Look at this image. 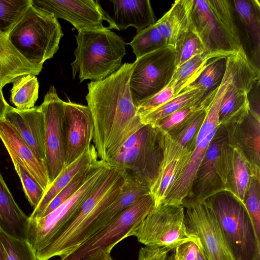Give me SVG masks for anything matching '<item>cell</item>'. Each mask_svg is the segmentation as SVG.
<instances>
[{
    "instance_id": "26",
    "label": "cell",
    "mask_w": 260,
    "mask_h": 260,
    "mask_svg": "<svg viewBox=\"0 0 260 260\" xmlns=\"http://www.w3.org/2000/svg\"><path fill=\"white\" fill-rule=\"evenodd\" d=\"M98 154L93 145H91L81 156L64 167L44 192L40 201L29 216L30 219L39 218L52 199L79 172L87 169L98 160Z\"/></svg>"
},
{
    "instance_id": "4",
    "label": "cell",
    "mask_w": 260,
    "mask_h": 260,
    "mask_svg": "<svg viewBox=\"0 0 260 260\" xmlns=\"http://www.w3.org/2000/svg\"><path fill=\"white\" fill-rule=\"evenodd\" d=\"M6 34L26 59L41 67L57 52L63 36L57 19L32 4Z\"/></svg>"
},
{
    "instance_id": "25",
    "label": "cell",
    "mask_w": 260,
    "mask_h": 260,
    "mask_svg": "<svg viewBox=\"0 0 260 260\" xmlns=\"http://www.w3.org/2000/svg\"><path fill=\"white\" fill-rule=\"evenodd\" d=\"M43 67L26 59L15 48L8 35L0 29V91L7 84L27 74L39 75Z\"/></svg>"
},
{
    "instance_id": "46",
    "label": "cell",
    "mask_w": 260,
    "mask_h": 260,
    "mask_svg": "<svg viewBox=\"0 0 260 260\" xmlns=\"http://www.w3.org/2000/svg\"><path fill=\"white\" fill-rule=\"evenodd\" d=\"M81 260H114L110 253H102Z\"/></svg>"
},
{
    "instance_id": "21",
    "label": "cell",
    "mask_w": 260,
    "mask_h": 260,
    "mask_svg": "<svg viewBox=\"0 0 260 260\" xmlns=\"http://www.w3.org/2000/svg\"><path fill=\"white\" fill-rule=\"evenodd\" d=\"M4 119L15 128L45 162L44 118L40 106L28 110H19L9 105Z\"/></svg>"
},
{
    "instance_id": "34",
    "label": "cell",
    "mask_w": 260,
    "mask_h": 260,
    "mask_svg": "<svg viewBox=\"0 0 260 260\" xmlns=\"http://www.w3.org/2000/svg\"><path fill=\"white\" fill-rule=\"evenodd\" d=\"M226 67L227 56L210 59L197 79L187 87L199 88L208 93L220 85L225 74Z\"/></svg>"
},
{
    "instance_id": "17",
    "label": "cell",
    "mask_w": 260,
    "mask_h": 260,
    "mask_svg": "<svg viewBox=\"0 0 260 260\" xmlns=\"http://www.w3.org/2000/svg\"><path fill=\"white\" fill-rule=\"evenodd\" d=\"M63 128L64 137V167L81 156L91 146L94 124L88 106L64 102Z\"/></svg>"
},
{
    "instance_id": "15",
    "label": "cell",
    "mask_w": 260,
    "mask_h": 260,
    "mask_svg": "<svg viewBox=\"0 0 260 260\" xmlns=\"http://www.w3.org/2000/svg\"><path fill=\"white\" fill-rule=\"evenodd\" d=\"M227 139L225 127L218 125L198 168L189 193L182 206L205 202L216 193L225 190L220 171V155L221 147Z\"/></svg>"
},
{
    "instance_id": "32",
    "label": "cell",
    "mask_w": 260,
    "mask_h": 260,
    "mask_svg": "<svg viewBox=\"0 0 260 260\" xmlns=\"http://www.w3.org/2000/svg\"><path fill=\"white\" fill-rule=\"evenodd\" d=\"M221 56H224L206 52L195 55L177 67L169 83L173 87L175 96L197 79L209 60Z\"/></svg>"
},
{
    "instance_id": "10",
    "label": "cell",
    "mask_w": 260,
    "mask_h": 260,
    "mask_svg": "<svg viewBox=\"0 0 260 260\" xmlns=\"http://www.w3.org/2000/svg\"><path fill=\"white\" fill-rule=\"evenodd\" d=\"M132 236L145 246L165 247L171 250L188 241L200 245L198 238L186 230L182 205L160 204L155 207Z\"/></svg>"
},
{
    "instance_id": "37",
    "label": "cell",
    "mask_w": 260,
    "mask_h": 260,
    "mask_svg": "<svg viewBox=\"0 0 260 260\" xmlns=\"http://www.w3.org/2000/svg\"><path fill=\"white\" fill-rule=\"evenodd\" d=\"M174 48L176 68L195 55L207 52L193 25L179 38Z\"/></svg>"
},
{
    "instance_id": "11",
    "label": "cell",
    "mask_w": 260,
    "mask_h": 260,
    "mask_svg": "<svg viewBox=\"0 0 260 260\" xmlns=\"http://www.w3.org/2000/svg\"><path fill=\"white\" fill-rule=\"evenodd\" d=\"M134 63L129 87L137 107L139 102L169 85L176 69V51L174 47L167 46L137 59Z\"/></svg>"
},
{
    "instance_id": "33",
    "label": "cell",
    "mask_w": 260,
    "mask_h": 260,
    "mask_svg": "<svg viewBox=\"0 0 260 260\" xmlns=\"http://www.w3.org/2000/svg\"><path fill=\"white\" fill-rule=\"evenodd\" d=\"M39 84L36 75H23L13 82L10 102L19 110L32 108L38 99Z\"/></svg>"
},
{
    "instance_id": "23",
    "label": "cell",
    "mask_w": 260,
    "mask_h": 260,
    "mask_svg": "<svg viewBox=\"0 0 260 260\" xmlns=\"http://www.w3.org/2000/svg\"><path fill=\"white\" fill-rule=\"evenodd\" d=\"M113 7L112 20L116 29L134 27L137 32L154 24L156 18L148 0L110 1Z\"/></svg>"
},
{
    "instance_id": "12",
    "label": "cell",
    "mask_w": 260,
    "mask_h": 260,
    "mask_svg": "<svg viewBox=\"0 0 260 260\" xmlns=\"http://www.w3.org/2000/svg\"><path fill=\"white\" fill-rule=\"evenodd\" d=\"M182 206L186 230L198 238L207 260H235L216 217L206 202H194Z\"/></svg>"
},
{
    "instance_id": "5",
    "label": "cell",
    "mask_w": 260,
    "mask_h": 260,
    "mask_svg": "<svg viewBox=\"0 0 260 260\" xmlns=\"http://www.w3.org/2000/svg\"><path fill=\"white\" fill-rule=\"evenodd\" d=\"M191 22L207 52L228 56L243 47L231 0H193Z\"/></svg>"
},
{
    "instance_id": "28",
    "label": "cell",
    "mask_w": 260,
    "mask_h": 260,
    "mask_svg": "<svg viewBox=\"0 0 260 260\" xmlns=\"http://www.w3.org/2000/svg\"><path fill=\"white\" fill-rule=\"evenodd\" d=\"M28 218L14 200L0 173V228L13 237L26 240Z\"/></svg>"
},
{
    "instance_id": "30",
    "label": "cell",
    "mask_w": 260,
    "mask_h": 260,
    "mask_svg": "<svg viewBox=\"0 0 260 260\" xmlns=\"http://www.w3.org/2000/svg\"><path fill=\"white\" fill-rule=\"evenodd\" d=\"M217 87L206 93L198 102L171 114L161 121L156 127L171 137L175 136L185 128L201 110L210 105Z\"/></svg>"
},
{
    "instance_id": "27",
    "label": "cell",
    "mask_w": 260,
    "mask_h": 260,
    "mask_svg": "<svg viewBox=\"0 0 260 260\" xmlns=\"http://www.w3.org/2000/svg\"><path fill=\"white\" fill-rule=\"evenodd\" d=\"M193 0H177L155 25L168 46L174 47L179 38L192 26Z\"/></svg>"
},
{
    "instance_id": "47",
    "label": "cell",
    "mask_w": 260,
    "mask_h": 260,
    "mask_svg": "<svg viewBox=\"0 0 260 260\" xmlns=\"http://www.w3.org/2000/svg\"><path fill=\"white\" fill-rule=\"evenodd\" d=\"M194 260H207L201 247H200L197 256Z\"/></svg>"
},
{
    "instance_id": "44",
    "label": "cell",
    "mask_w": 260,
    "mask_h": 260,
    "mask_svg": "<svg viewBox=\"0 0 260 260\" xmlns=\"http://www.w3.org/2000/svg\"><path fill=\"white\" fill-rule=\"evenodd\" d=\"M171 251L165 247L145 246L140 249L138 260H166Z\"/></svg>"
},
{
    "instance_id": "13",
    "label": "cell",
    "mask_w": 260,
    "mask_h": 260,
    "mask_svg": "<svg viewBox=\"0 0 260 260\" xmlns=\"http://www.w3.org/2000/svg\"><path fill=\"white\" fill-rule=\"evenodd\" d=\"M64 102L51 86L40 106L44 118L45 164L50 184L64 168Z\"/></svg>"
},
{
    "instance_id": "49",
    "label": "cell",
    "mask_w": 260,
    "mask_h": 260,
    "mask_svg": "<svg viewBox=\"0 0 260 260\" xmlns=\"http://www.w3.org/2000/svg\"><path fill=\"white\" fill-rule=\"evenodd\" d=\"M0 260H6L1 244H0Z\"/></svg>"
},
{
    "instance_id": "14",
    "label": "cell",
    "mask_w": 260,
    "mask_h": 260,
    "mask_svg": "<svg viewBox=\"0 0 260 260\" xmlns=\"http://www.w3.org/2000/svg\"><path fill=\"white\" fill-rule=\"evenodd\" d=\"M33 6L51 13L57 18L71 23L78 31L102 30L107 28L104 21L109 23V29H116L112 17L104 10L99 1L94 0H31Z\"/></svg>"
},
{
    "instance_id": "45",
    "label": "cell",
    "mask_w": 260,
    "mask_h": 260,
    "mask_svg": "<svg viewBox=\"0 0 260 260\" xmlns=\"http://www.w3.org/2000/svg\"><path fill=\"white\" fill-rule=\"evenodd\" d=\"M8 105L4 97L3 92L0 91V119L4 118Z\"/></svg>"
},
{
    "instance_id": "20",
    "label": "cell",
    "mask_w": 260,
    "mask_h": 260,
    "mask_svg": "<svg viewBox=\"0 0 260 260\" xmlns=\"http://www.w3.org/2000/svg\"><path fill=\"white\" fill-rule=\"evenodd\" d=\"M0 138L11 158L17 160L25 169L45 192L50 185L45 161L4 118L0 119Z\"/></svg>"
},
{
    "instance_id": "24",
    "label": "cell",
    "mask_w": 260,
    "mask_h": 260,
    "mask_svg": "<svg viewBox=\"0 0 260 260\" xmlns=\"http://www.w3.org/2000/svg\"><path fill=\"white\" fill-rule=\"evenodd\" d=\"M150 193V188L146 184L126 172L121 193L98 218L89 231L87 240L106 226L123 211Z\"/></svg>"
},
{
    "instance_id": "2",
    "label": "cell",
    "mask_w": 260,
    "mask_h": 260,
    "mask_svg": "<svg viewBox=\"0 0 260 260\" xmlns=\"http://www.w3.org/2000/svg\"><path fill=\"white\" fill-rule=\"evenodd\" d=\"M126 176L125 170L109 165L76 213L45 247L36 252L38 258H61L85 241L98 218L121 193Z\"/></svg>"
},
{
    "instance_id": "39",
    "label": "cell",
    "mask_w": 260,
    "mask_h": 260,
    "mask_svg": "<svg viewBox=\"0 0 260 260\" xmlns=\"http://www.w3.org/2000/svg\"><path fill=\"white\" fill-rule=\"evenodd\" d=\"M244 204L260 239V179L251 177Z\"/></svg>"
},
{
    "instance_id": "3",
    "label": "cell",
    "mask_w": 260,
    "mask_h": 260,
    "mask_svg": "<svg viewBox=\"0 0 260 260\" xmlns=\"http://www.w3.org/2000/svg\"><path fill=\"white\" fill-rule=\"evenodd\" d=\"M77 47L71 63L73 79L78 74L80 82L102 80L117 71L126 54V43L108 27L82 30L75 36Z\"/></svg>"
},
{
    "instance_id": "18",
    "label": "cell",
    "mask_w": 260,
    "mask_h": 260,
    "mask_svg": "<svg viewBox=\"0 0 260 260\" xmlns=\"http://www.w3.org/2000/svg\"><path fill=\"white\" fill-rule=\"evenodd\" d=\"M164 134L162 162L157 179L150 188L155 207L162 204L167 194L184 170L196 147V138L184 147L168 135Z\"/></svg>"
},
{
    "instance_id": "6",
    "label": "cell",
    "mask_w": 260,
    "mask_h": 260,
    "mask_svg": "<svg viewBox=\"0 0 260 260\" xmlns=\"http://www.w3.org/2000/svg\"><path fill=\"white\" fill-rule=\"evenodd\" d=\"M205 202L213 210L235 260H260V239L244 204L226 190Z\"/></svg>"
},
{
    "instance_id": "42",
    "label": "cell",
    "mask_w": 260,
    "mask_h": 260,
    "mask_svg": "<svg viewBox=\"0 0 260 260\" xmlns=\"http://www.w3.org/2000/svg\"><path fill=\"white\" fill-rule=\"evenodd\" d=\"M175 96L173 87L168 86L154 95L139 102L137 112L140 118L161 106Z\"/></svg>"
},
{
    "instance_id": "19",
    "label": "cell",
    "mask_w": 260,
    "mask_h": 260,
    "mask_svg": "<svg viewBox=\"0 0 260 260\" xmlns=\"http://www.w3.org/2000/svg\"><path fill=\"white\" fill-rule=\"evenodd\" d=\"M228 143L236 148L247 164L251 176L260 179V116L250 109L239 123L224 126Z\"/></svg>"
},
{
    "instance_id": "8",
    "label": "cell",
    "mask_w": 260,
    "mask_h": 260,
    "mask_svg": "<svg viewBox=\"0 0 260 260\" xmlns=\"http://www.w3.org/2000/svg\"><path fill=\"white\" fill-rule=\"evenodd\" d=\"M154 207L152 196L150 193L145 195L123 211L101 231L60 260H81L99 253H110L117 244L132 236L133 231Z\"/></svg>"
},
{
    "instance_id": "31",
    "label": "cell",
    "mask_w": 260,
    "mask_h": 260,
    "mask_svg": "<svg viewBox=\"0 0 260 260\" xmlns=\"http://www.w3.org/2000/svg\"><path fill=\"white\" fill-rule=\"evenodd\" d=\"M207 93L205 90L187 87L169 101L140 118L144 124L156 126L161 121L174 112L201 100Z\"/></svg>"
},
{
    "instance_id": "48",
    "label": "cell",
    "mask_w": 260,
    "mask_h": 260,
    "mask_svg": "<svg viewBox=\"0 0 260 260\" xmlns=\"http://www.w3.org/2000/svg\"><path fill=\"white\" fill-rule=\"evenodd\" d=\"M172 251L171 253L168 255L166 260H179L175 249H174Z\"/></svg>"
},
{
    "instance_id": "38",
    "label": "cell",
    "mask_w": 260,
    "mask_h": 260,
    "mask_svg": "<svg viewBox=\"0 0 260 260\" xmlns=\"http://www.w3.org/2000/svg\"><path fill=\"white\" fill-rule=\"evenodd\" d=\"M31 5V0H0V29L6 33Z\"/></svg>"
},
{
    "instance_id": "1",
    "label": "cell",
    "mask_w": 260,
    "mask_h": 260,
    "mask_svg": "<svg viewBox=\"0 0 260 260\" xmlns=\"http://www.w3.org/2000/svg\"><path fill=\"white\" fill-rule=\"evenodd\" d=\"M134 66V62L125 63L105 79L87 84L85 98L94 124L92 141L98 157L107 164L143 125L130 90Z\"/></svg>"
},
{
    "instance_id": "9",
    "label": "cell",
    "mask_w": 260,
    "mask_h": 260,
    "mask_svg": "<svg viewBox=\"0 0 260 260\" xmlns=\"http://www.w3.org/2000/svg\"><path fill=\"white\" fill-rule=\"evenodd\" d=\"M108 167L105 161L98 160L91 166L85 182L72 197L46 216L28 218L26 240L36 253L45 247L76 213Z\"/></svg>"
},
{
    "instance_id": "36",
    "label": "cell",
    "mask_w": 260,
    "mask_h": 260,
    "mask_svg": "<svg viewBox=\"0 0 260 260\" xmlns=\"http://www.w3.org/2000/svg\"><path fill=\"white\" fill-rule=\"evenodd\" d=\"M0 244L6 260H39L27 240L13 237L1 228Z\"/></svg>"
},
{
    "instance_id": "16",
    "label": "cell",
    "mask_w": 260,
    "mask_h": 260,
    "mask_svg": "<svg viewBox=\"0 0 260 260\" xmlns=\"http://www.w3.org/2000/svg\"><path fill=\"white\" fill-rule=\"evenodd\" d=\"M259 79V69L246 55L222 99L218 113L219 125L238 123L248 115L250 110L248 94Z\"/></svg>"
},
{
    "instance_id": "43",
    "label": "cell",
    "mask_w": 260,
    "mask_h": 260,
    "mask_svg": "<svg viewBox=\"0 0 260 260\" xmlns=\"http://www.w3.org/2000/svg\"><path fill=\"white\" fill-rule=\"evenodd\" d=\"M210 105L201 110L197 116L180 133L175 136L171 137L176 140L183 146L185 147L187 145L196 137L206 118L207 111Z\"/></svg>"
},
{
    "instance_id": "29",
    "label": "cell",
    "mask_w": 260,
    "mask_h": 260,
    "mask_svg": "<svg viewBox=\"0 0 260 260\" xmlns=\"http://www.w3.org/2000/svg\"><path fill=\"white\" fill-rule=\"evenodd\" d=\"M237 20L241 24L251 54L258 64L260 55V4L257 0L232 1Z\"/></svg>"
},
{
    "instance_id": "7",
    "label": "cell",
    "mask_w": 260,
    "mask_h": 260,
    "mask_svg": "<svg viewBox=\"0 0 260 260\" xmlns=\"http://www.w3.org/2000/svg\"><path fill=\"white\" fill-rule=\"evenodd\" d=\"M164 149V133L156 126L143 124L107 164L125 170L150 188L158 177Z\"/></svg>"
},
{
    "instance_id": "35",
    "label": "cell",
    "mask_w": 260,
    "mask_h": 260,
    "mask_svg": "<svg viewBox=\"0 0 260 260\" xmlns=\"http://www.w3.org/2000/svg\"><path fill=\"white\" fill-rule=\"evenodd\" d=\"M129 44L133 49L136 59L168 46L155 24L138 31Z\"/></svg>"
},
{
    "instance_id": "41",
    "label": "cell",
    "mask_w": 260,
    "mask_h": 260,
    "mask_svg": "<svg viewBox=\"0 0 260 260\" xmlns=\"http://www.w3.org/2000/svg\"><path fill=\"white\" fill-rule=\"evenodd\" d=\"M91 167L78 173L71 182L52 199L40 218L46 216L72 197L86 181Z\"/></svg>"
},
{
    "instance_id": "40",
    "label": "cell",
    "mask_w": 260,
    "mask_h": 260,
    "mask_svg": "<svg viewBox=\"0 0 260 260\" xmlns=\"http://www.w3.org/2000/svg\"><path fill=\"white\" fill-rule=\"evenodd\" d=\"M25 194L30 205L34 208L37 206L44 191L25 169L16 159L11 158Z\"/></svg>"
},
{
    "instance_id": "22",
    "label": "cell",
    "mask_w": 260,
    "mask_h": 260,
    "mask_svg": "<svg viewBox=\"0 0 260 260\" xmlns=\"http://www.w3.org/2000/svg\"><path fill=\"white\" fill-rule=\"evenodd\" d=\"M220 161L225 190L244 203L251 174L242 155L228 143V139L221 147Z\"/></svg>"
}]
</instances>
